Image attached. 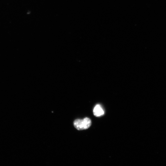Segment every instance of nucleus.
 Returning <instances> with one entry per match:
<instances>
[{"mask_svg":"<svg viewBox=\"0 0 166 166\" xmlns=\"http://www.w3.org/2000/svg\"><path fill=\"white\" fill-rule=\"evenodd\" d=\"M91 124V120L88 117H85L83 119H76L73 122L74 127L78 130L88 129L90 126Z\"/></svg>","mask_w":166,"mask_h":166,"instance_id":"1","label":"nucleus"},{"mask_svg":"<svg viewBox=\"0 0 166 166\" xmlns=\"http://www.w3.org/2000/svg\"><path fill=\"white\" fill-rule=\"evenodd\" d=\"M93 113L96 117H100L104 114V112L101 105L99 104L97 105L94 107Z\"/></svg>","mask_w":166,"mask_h":166,"instance_id":"2","label":"nucleus"}]
</instances>
